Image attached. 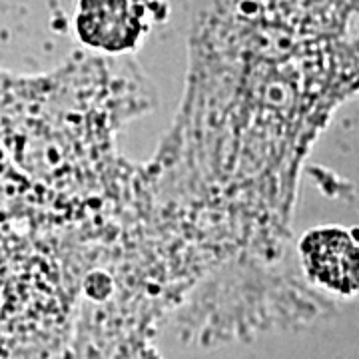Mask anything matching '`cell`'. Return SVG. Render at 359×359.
Listing matches in <instances>:
<instances>
[{
    "instance_id": "obj_1",
    "label": "cell",
    "mask_w": 359,
    "mask_h": 359,
    "mask_svg": "<svg viewBox=\"0 0 359 359\" xmlns=\"http://www.w3.org/2000/svg\"><path fill=\"white\" fill-rule=\"evenodd\" d=\"M304 266L321 285L339 292H359V244L339 228H320L306 233L299 244Z\"/></svg>"
},
{
    "instance_id": "obj_2",
    "label": "cell",
    "mask_w": 359,
    "mask_h": 359,
    "mask_svg": "<svg viewBox=\"0 0 359 359\" xmlns=\"http://www.w3.org/2000/svg\"><path fill=\"white\" fill-rule=\"evenodd\" d=\"M76 28L90 46L126 50L142 36V18L132 0H82Z\"/></svg>"
}]
</instances>
